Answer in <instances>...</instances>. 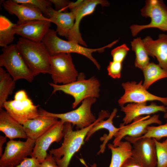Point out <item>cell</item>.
<instances>
[{
	"label": "cell",
	"mask_w": 167,
	"mask_h": 167,
	"mask_svg": "<svg viewBox=\"0 0 167 167\" xmlns=\"http://www.w3.org/2000/svg\"><path fill=\"white\" fill-rule=\"evenodd\" d=\"M109 113L107 110H102L98 118L91 125L85 128L73 131L71 124L65 122L63 141L58 148L49 151L59 167H68L74 155L84 143L86 135L90 129L98 122L108 118Z\"/></svg>",
	"instance_id": "obj_1"
},
{
	"label": "cell",
	"mask_w": 167,
	"mask_h": 167,
	"mask_svg": "<svg viewBox=\"0 0 167 167\" xmlns=\"http://www.w3.org/2000/svg\"><path fill=\"white\" fill-rule=\"evenodd\" d=\"M16 45L34 77L41 73L49 74L51 55L44 43L21 37Z\"/></svg>",
	"instance_id": "obj_2"
},
{
	"label": "cell",
	"mask_w": 167,
	"mask_h": 167,
	"mask_svg": "<svg viewBox=\"0 0 167 167\" xmlns=\"http://www.w3.org/2000/svg\"><path fill=\"white\" fill-rule=\"evenodd\" d=\"M57 33L56 31L50 29L42 41L51 55L61 53L79 54L89 59L98 70L101 68L100 65L93 57L92 53L96 52H103L105 49L112 47L118 41V40H116L100 48L90 49L72 41L62 40L57 36Z\"/></svg>",
	"instance_id": "obj_3"
},
{
	"label": "cell",
	"mask_w": 167,
	"mask_h": 167,
	"mask_svg": "<svg viewBox=\"0 0 167 167\" xmlns=\"http://www.w3.org/2000/svg\"><path fill=\"white\" fill-rule=\"evenodd\" d=\"M85 78L84 74L80 73L76 80L71 83L59 85L50 83L49 84L53 88L52 94L61 91L72 96L74 99L72 107L75 109L85 99L99 96L101 85L98 79L94 77Z\"/></svg>",
	"instance_id": "obj_4"
},
{
	"label": "cell",
	"mask_w": 167,
	"mask_h": 167,
	"mask_svg": "<svg viewBox=\"0 0 167 167\" xmlns=\"http://www.w3.org/2000/svg\"><path fill=\"white\" fill-rule=\"evenodd\" d=\"M0 66L5 67L15 81L24 79L29 82L34 76L28 66L16 44H11L2 49Z\"/></svg>",
	"instance_id": "obj_5"
},
{
	"label": "cell",
	"mask_w": 167,
	"mask_h": 167,
	"mask_svg": "<svg viewBox=\"0 0 167 167\" xmlns=\"http://www.w3.org/2000/svg\"><path fill=\"white\" fill-rule=\"evenodd\" d=\"M140 12L142 16L150 18V22L146 25L131 26L130 29L133 36H135L140 31L147 28H156L167 31V6L162 0H146L145 5Z\"/></svg>",
	"instance_id": "obj_6"
},
{
	"label": "cell",
	"mask_w": 167,
	"mask_h": 167,
	"mask_svg": "<svg viewBox=\"0 0 167 167\" xmlns=\"http://www.w3.org/2000/svg\"><path fill=\"white\" fill-rule=\"evenodd\" d=\"M96 101V98L89 97L84 100L81 105L73 110L61 113H50L41 109L39 111L41 115L52 116L59 118L65 122L76 126L77 130L82 129L91 125L96 120L91 112L92 105Z\"/></svg>",
	"instance_id": "obj_7"
},
{
	"label": "cell",
	"mask_w": 167,
	"mask_h": 167,
	"mask_svg": "<svg viewBox=\"0 0 167 167\" xmlns=\"http://www.w3.org/2000/svg\"><path fill=\"white\" fill-rule=\"evenodd\" d=\"M49 63V74L54 84H66L77 79L79 74L71 54L61 53L51 55Z\"/></svg>",
	"instance_id": "obj_8"
},
{
	"label": "cell",
	"mask_w": 167,
	"mask_h": 167,
	"mask_svg": "<svg viewBox=\"0 0 167 167\" xmlns=\"http://www.w3.org/2000/svg\"><path fill=\"white\" fill-rule=\"evenodd\" d=\"M35 141L28 138L25 141L10 140L0 159V167H15L28 156H31Z\"/></svg>",
	"instance_id": "obj_9"
},
{
	"label": "cell",
	"mask_w": 167,
	"mask_h": 167,
	"mask_svg": "<svg viewBox=\"0 0 167 167\" xmlns=\"http://www.w3.org/2000/svg\"><path fill=\"white\" fill-rule=\"evenodd\" d=\"M125 139L133 144L131 157L136 161L143 167H156V148L153 138L127 136Z\"/></svg>",
	"instance_id": "obj_10"
},
{
	"label": "cell",
	"mask_w": 167,
	"mask_h": 167,
	"mask_svg": "<svg viewBox=\"0 0 167 167\" xmlns=\"http://www.w3.org/2000/svg\"><path fill=\"white\" fill-rule=\"evenodd\" d=\"M122 86L124 93L118 100L121 107L127 103H140L155 101H159L167 106V97L158 96L149 92L143 86L142 80L138 83L135 81L123 83Z\"/></svg>",
	"instance_id": "obj_11"
},
{
	"label": "cell",
	"mask_w": 167,
	"mask_h": 167,
	"mask_svg": "<svg viewBox=\"0 0 167 167\" xmlns=\"http://www.w3.org/2000/svg\"><path fill=\"white\" fill-rule=\"evenodd\" d=\"M101 5L102 6H108L109 2L104 0H81L75 7L70 9L75 16L74 24L68 37V41L87 47L79 32V26L81 21L86 16L90 15L94 11L96 6Z\"/></svg>",
	"instance_id": "obj_12"
},
{
	"label": "cell",
	"mask_w": 167,
	"mask_h": 167,
	"mask_svg": "<svg viewBox=\"0 0 167 167\" xmlns=\"http://www.w3.org/2000/svg\"><path fill=\"white\" fill-rule=\"evenodd\" d=\"M152 124H161L162 122L159 119L158 115L155 114L151 117L149 115L140 116L127 125L121 124L120 129L114 136L113 146H117L122 139L127 136L135 138L141 137L146 132L147 127Z\"/></svg>",
	"instance_id": "obj_13"
},
{
	"label": "cell",
	"mask_w": 167,
	"mask_h": 167,
	"mask_svg": "<svg viewBox=\"0 0 167 167\" xmlns=\"http://www.w3.org/2000/svg\"><path fill=\"white\" fill-rule=\"evenodd\" d=\"M65 122L60 120L36 141L31 157L41 163L47 156V151L52 143L59 142L63 138Z\"/></svg>",
	"instance_id": "obj_14"
},
{
	"label": "cell",
	"mask_w": 167,
	"mask_h": 167,
	"mask_svg": "<svg viewBox=\"0 0 167 167\" xmlns=\"http://www.w3.org/2000/svg\"><path fill=\"white\" fill-rule=\"evenodd\" d=\"M38 106L28 97L22 100L7 101L3 108L12 118L23 125L27 121L40 116Z\"/></svg>",
	"instance_id": "obj_15"
},
{
	"label": "cell",
	"mask_w": 167,
	"mask_h": 167,
	"mask_svg": "<svg viewBox=\"0 0 167 167\" xmlns=\"http://www.w3.org/2000/svg\"><path fill=\"white\" fill-rule=\"evenodd\" d=\"M51 22L42 20H28L14 28L15 34L22 37L36 42H41L49 30Z\"/></svg>",
	"instance_id": "obj_16"
},
{
	"label": "cell",
	"mask_w": 167,
	"mask_h": 167,
	"mask_svg": "<svg viewBox=\"0 0 167 167\" xmlns=\"http://www.w3.org/2000/svg\"><path fill=\"white\" fill-rule=\"evenodd\" d=\"M2 4L9 14L14 15L17 17L18 19L17 24L34 20H45L51 22L50 19L44 16L40 10L28 5L17 3L13 0L3 1Z\"/></svg>",
	"instance_id": "obj_17"
},
{
	"label": "cell",
	"mask_w": 167,
	"mask_h": 167,
	"mask_svg": "<svg viewBox=\"0 0 167 167\" xmlns=\"http://www.w3.org/2000/svg\"><path fill=\"white\" fill-rule=\"evenodd\" d=\"M121 110L125 114L122 124L125 125L131 123L135 118L141 115H149L159 112L165 113L166 107L158 105L153 102L148 105H147V102L130 103L121 107Z\"/></svg>",
	"instance_id": "obj_18"
},
{
	"label": "cell",
	"mask_w": 167,
	"mask_h": 167,
	"mask_svg": "<svg viewBox=\"0 0 167 167\" xmlns=\"http://www.w3.org/2000/svg\"><path fill=\"white\" fill-rule=\"evenodd\" d=\"M142 40L149 56L156 58L159 65L167 72V35L161 34L156 40L149 36Z\"/></svg>",
	"instance_id": "obj_19"
},
{
	"label": "cell",
	"mask_w": 167,
	"mask_h": 167,
	"mask_svg": "<svg viewBox=\"0 0 167 167\" xmlns=\"http://www.w3.org/2000/svg\"><path fill=\"white\" fill-rule=\"evenodd\" d=\"M58 121L56 118L40 114L27 121L23 126L28 138L36 141Z\"/></svg>",
	"instance_id": "obj_20"
},
{
	"label": "cell",
	"mask_w": 167,
	"mask_h": 167,
	"mask_svg": "<svg viewBox=\"0 0 167 167\" xmlns=\"http://www.w3.org/2000/svg\"><path fill=\"white\" fill-rule=\"evenodd\" d=\"M117 111V109L114 108L107 119L105 120L102 119L98 122L90 129L86 135L85 141H88L92 135L99 130L105 129L108 131V134L105 135L100 139V140L103 141V143L100 146V149L97 152V155L104 152L108 142L114 137L120 129V127H115L113 123V120L116 115Z\"/></svg>",
	"instance_id": "obj_21"
},
{
	"label": "cell",
	"mask_w": 167,
	"mask_h": 167,
	"mask_svg": "<svg viewBox=\"0 0 167 167\" xmlns=\"http://www.w3.org/2000/svg\"><path fill=\"white\" fill-rule=\"evenodd\" d=\"M0 112V131L10 140L16 138L27 139L23 125L12 118L6 111L1 109Z\"/></svg>",
	"instance_id": "obj_22"
},
{
	"label": "cell",
	"mask_w": 167,
	"mask_h": 167,
	"mask_svg": "<svg viewBox=\"0 0 167 167\" xmlns=\"http://www.w3.org/2000/svg\"><path fill=\"white\" fill-rule=\"evenodd\" d=\"M49 18L56 25L57 33L67 38L75 23V16L73 12H61L51 7L49 11Z\"/></svg>",
	"instance_id": "obj_23"
},
{
	"label": "cell",
	"mask_w": 167,
	"mask_h": 167,
	"mask_svg": "<svg viewBox=\"0 0 167 167\" xmlns=\"http://www.w3.org/2000/svg\"><path fill=\"white\" fill-rule=\"evenodd\" d=\"M108 147L112 153L109 167H121L126 161L132 156V146L127 141H121L116 147L109 143Z\"/></svg>",
	"instance_id": "obj_24"
},
{
	"label": "cell",
	"mask_w": 167,
	"mask_h": 167,
	"mask_svg": "<svg viewBox=\"0 0 167 167\" xmlns=\"http://www.w3.org/2000/svg\"><path fill=\"white\" fill-rule=\"evenodd\" d=\"M142 71L144 76L143 85L147 90L157 81L167 78V72L154 62H150Z\"/></svg>",
	"instance_id": "obj_25"
},
{
	"label": "cell",
	"mask_w": 167,
	"mask_h": 167,
	"mask_svg": "<svg viewBox=\"0 0 167 167\" xmlns=\"http://www.w3.org/2000/svg\"><path fill=\"white\" fill-rule=\"evenodd\" d=\"M15 82L7 72L0 68V109L3 108L8 97L12 93Z\"/></svg>",
	"instance_id": "obj_26"
},
{
	"label": "cell",
	"mask_w": 167,
	"mask_h": 167,
	"mask_svg": "<svg viewBox=\"0 0 167 167\" xmlns=\"http://www.w3.org/2000/svg\"><path fill=\"white\" fill-rule=\"evenodd\" d=\"M132 50L135 54V66L142 71L148 64L149 55L140 37L134 39L131 41Z\"/></svg>",
	"instance_id": "obj_27"
},
{
	"label": "cell",
	"mask_w": 167,
	"mask_h": 167,
	"mask_svg": "<svg viewBox=\"0 0 167 167\" xmlns=\"http://www.w3.org/2000/svg\"><path fill=\"white\" fill-rule=\"evenodd\" d=\"M16 24L5 16H0V46L5 47L14 41L15 34L14 28Z\"/></svg>",
	"instance_id": "obj_28"
},
{
	"label": "cell",
	"mask_w": 167,
	"mask_h": 167,
	"mask_svg": "<svg viewBox=\"0 0 167 167\" xmlns=\"http://www.w3.org/2000/svg\"><path fill=\"white\" fill-rule=\"evenodd\" d=\"M17 3L26 4L40 10L43 15L48 17L49 11L52 7L49 0H13Z\"/></svg>",
	"instance_id": "obj_29"
},
{
	"label": "cell",
	"mask_w": 167,
	"mask_h": 167,
	"mask_svg": "<svg viewBox=\"0 0 167 167\" xmlns=\"http://www.w3.org/2000/svg\"><path fill=\"white\" fill-rule=\"evenodd\" d=\"M165 137H167V120L166 122L163 125L157 126H148L145 134L139 138H150L158 141Z\"/></svg>",
	"instance_id": "obj_30"
},
{
	"label": "cell",
	"mask_w": 167,
	"mask_h": 167,
	"mask_svg": "<svg viewBox=\"0 0 167 167\" xmlns=\"http://www.w3.org/2000/svg\"><path fill=\"white\" fill-rule=\"evenodd\" d=\"M153 139L156 148L157 165L156 167H167V145L163 142H160Z\"/></svg>",
	"instance_id": "obj_31"
},
{
	"label": "cell",
	"mask_w": 167,
	"mask_h": 167,
	"mask_svg": "<svg viewBox=\"0 0 167 167\" xmlns=\"http://www.w3.org/2000/svg\"><path fill=\"white\" fill-rule=\"evenodd\" d=\"M129 50V48L125 44L113 49L111 53L113 61L122 63Z\"/></svg>",
	"instance_id": "obj_32"
},
{
	"label": "cell",
	"mask_w": 167,
	"mask_h": 167,
	"mask_svg": "<svg viewBox=\"0 0 167 167\" xmlns=\"http://www.w3.org/2000/svg\"><path fill=\"white\" fill-rule=\"evenodd\" d=\"M122 63L112 61L107 67L108 75L114 79H120L121 76Z\"/></svg>",
	"instance_id": "obj_33"
},
{
	"label": "cell",
	"mask_w": 167,
	"mask_h": 167,
	"mask_svg": "<svg viewBox=\"0 0 167 167\" xmlns=\"http://www.w3.org/2000/svg\"><path fill=\"white\" fill-rule=\"evenodd\" d=\"M15 167H41V163L36 158L26 157L20 164Z\"/></svg>",
	"instance_id": "obj_34"
},
{
	"label": "cell",
	"mask_w": 167,
	"mask_h": 167,
	"mask_svg": "<svg viewBox=\"0 0 167 167\" xmlns=\"http://www.w3.org/2000/svg\"><path fill=\"white\" fill-rule=\"evenodd\" d=\"M55 7V10L62 12L68 8L71 1L66 0H49Z\"/></svg>",
	"instance_id": "obj_35"
},
{
	"label": "cell",
	"mask_w": 167,
	"mask_h": 167,
	"mask_svg": "<svg viewBox=\"0 0 167 167\" xmlns=\"http://www.w3.org/2000/svg\"><path fill=\"white\" fill-rule=\"evenodd\" d=\"M41 165V167H59L53 156L50 154L47 155Z\"/></svg>",
	"instance_id": "obj_36"
},
{
	"label": "cell",
	"mask_w": 167,
	"mask_h": 167,
	"mask_svg": "<svg viewBox=\"0 0 167 167\" xmlns=\"http://www.w3.org/2000/svg\"><path fill=\"white\" fill-rule=\"evenodd\" d=\"M121 167H143L132 157L128 158L124 163Z\"/></svg>",
	"instance_id": "obj_37"
},
{
	"label": "cell",
	"mask_w": 167,
	"mask_h": 167,
	"mask_svg": "<svg viewBox=\"0 0 167 167\" xmlns=\"http://www.w3.org/2000/svg\"><path fill=\"white\" fill-rule=\"evenodd\" d=\"M6 141V137L2 135L0 136V156L3 154L2 146L4 144Z\"/></svg>",
	"instance_id": "obj_38"
},
{
	"label": "cell",
	"mask_w": 167,
	"mask_h": 167,
	"mask_svg": "<svg viewBox=\"0 0 167 167\" xmlns=\"http://www.w3.org/2000/svg\"><path fill=\"white\" fill-rule=\"evenodd\" d=\"M82 163H83V164H84V165H85V167H88L86 165V164H85V163L84 162V161H83ZM91 166L92 167H97L96 165V163H94L92 165H91Z\"/></svg>",
	"instance_id": "obj_39"
},
{
	"label": "cell",
	"mask_w": 167,
	"mask_h": 167,
	"mask_svg": "<svg viewBox=\"0 0 167 167\" xmlns=\"http://www.w3.org/2000/svg\"><path fill=\"white\" fill-rule=\"evenodd\" d=\"M164 117L165 119H167V107H166V110L165 112V113Z\"/></svg>",
	"instance_id": "obj_40"
},
{
	"label": "cell",
	"mask_w": 167,
	"mask_h": 167,
	"mask_svg": "<svg viewBox=\"0 0 167 167\" xmlns=\"http://www.w3.org/2000/svg\"><path fill=\"white\" fill-rule=\"evenodd\" d=\"M163 142L165 144L167 145V139L165 140L164 141H163Z\"/></svg>",
	"instance_id": "obj_41"
},
{
	"label": "cell",
	"mask_w": 167,
	"mask_h": 167,
	"mask_svg": "<svg viewBox=\"0 0 167 167\" xmlns=\"http://www.w3.org/2000/svg\"></svg>",
	"instance_id": "obj_42"
}]
</instances>
